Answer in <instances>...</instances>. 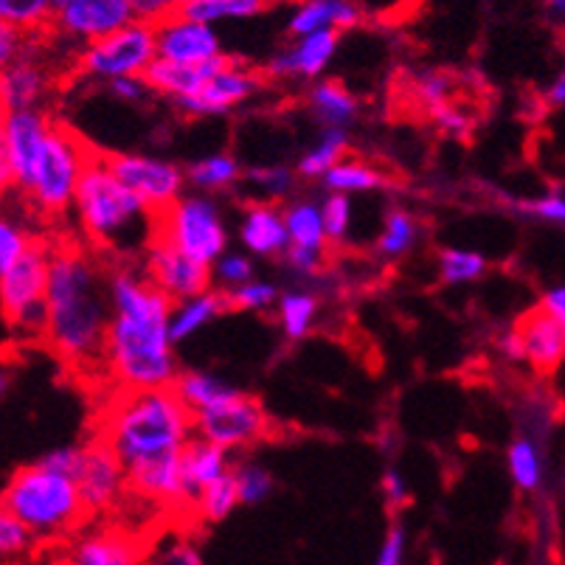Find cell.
I'll return each mask as SVG.
<instances>
[{
  "instance_id": "cell-1",
  "label": "cell",
  "mask_w": 565,
  "mask_h": 565,
  "mask_svg": "<svg viewBox=\"0 0 565 565\" xmlns=\"http://www.w3.org/2000/svg\"><path fill=\"white\" fill-rule=\"evenodd\" d=\"M113 318L107 330L105 366L118 388H169L178 380L172 301L138 267L110 274Z\"/></svg>"
},
{
  "instance_id": "cell-2",
  "label": "cell",
  "mask_w": 565,
  "mask_h": 565,
  "mask_svg": "<svg viewBox=\"0 0 565 565\" xmlns=\"http://www.w3.org/2000/svg\"><path fill=\"white\" fill-rule=\"evenodd\" d=\"M49 347L71 366L105 361L110 330V276L79 248L51 254L49 276Z\"/></svg>"
},
{
  "instance_id": "cell-3",
  "label": "cell",
  "mask_w": 565,
  "mask_h": 565,
  "mask_svg": "<svg viewBox=\"0 0 565 565\" xmlns=\"http://www.w3.org/2000/svg\"><path fill=\"white\" fill-rule=\"evenodd\" d=\"M194 436V414L174 385L132 392L121 388L102 419V439L116 450L127 470L181 456Z\"/></svg>"
},
{
  "instance_id": "cell-4",
  "label": "cell",
  "mask_w": 565,
  "mask_h": 565,
  "mask_svg": "<svg viewBox=\"0 0 565 565\" xmlns=\"http://www.w3.org/2000/svg\"><path fill=\"white\" fill-rule=\"evenodd\" d=\"M87 239L121 256L147 250L158 239V214L116 172L107 156H94L74 200Z\"/></svg>"
},
{
  "instance_id": "cell-5",
  "label": "cell",
  "mask_w": 565,
  "mask_h": 565,
  "mask_svg": "<svg viewBox=\"0 0 565 565\" xmlns=\"http://www.w3.org/2000/svg\"><path fill=\"white\" fill-rule=\"evenodd\" d=\"M3 510L32 529L34 537L60 534L85 515L79 484L43 465L18 467L3 492Z\"/></svg>"
},
{
  "instance_id": "cell-6",
  "label": "cell",
  "mask_w": 565,
  "mask_h": 565,
  "mask_svg": "<svg viewBox=\"0 0 565 565\" xmlns=\"http://www.w3.org/2000/svg\"><path fill=\"white\" fill-rule=\"evenodd\" d=\"M54 250L34 243L32 250L0 274V301L9 330L23 341L49 335V276Z\"/></svg>"
},
{
  "instance_id": "cell-7",
  "label": "cell",
  "mask_w": 565,
  "mask_h": 565,
  "mask_svg": "<svg viewBox=\"0 0 565 565\" xmlns=\"http://www.w3.org/2000/svg\"><path fill=\"white\" fill-rule=\"evenodd\" d=\"M158 236L209 267L228 254V228L212 194H183L172 209L158 214Z\"/></svg>"
},
{
  "instance_id": "cell-8",
  "label": "cell",
  "mask_w": 565,
  "mask_h": 565,
  "mask_svg": "<svg viewBox=\"0 0 565 565\" xmlns=\"http://www.w3.org/2000/svg\"><path fill=\"white\" fill-rule=\"evenodd\" d=\"M90 161L94 156L87 152L85 141L74 130L63 125L51 127L38 178L29 192L40 212L65 214L68 209H74L76 192H79V183Z\"/></svg>"
},
{
  "instance_id": "cell-9",
  "label": "cell",
  "mask_w": 565,
  "mask_h": 565,
  "mask_svg": "<svg viewBox=\"0 0 565 565\" xmlns=\"http://www.w3.org/2000/svg\"><path fill=\"white\" fill-rule=\"evenodd\" d=\"M158 60V32L150 23H130L113 38L79 51V71L87 79L116 82L125 76H147Z\"/></svg>"
},
{
  "instance_id": "cell-10",
  "label": "cell",
  "mask_w": 565,
  "mask_h": 565,
  "mask_svg": "<svg viewBox=\"0 0 565 565\" xmlns=\"http://www.w3.org/2000/svg\"><path fill=\"white\" fill-rule=\"evenodd\" d=\"M51 118L40 107L34 110H3L0 125V181L7 189L32 192L40 158L51 132Z\"/></svg>"
},
{
  "instance_id": "cell-11",
  "label": "cell",
  "mask_w": 565,
  "mask_h": 565,
  "mask_svg": "<svg viewBox=\"0 0 565 565\" xmlns=\"http://www.w3.org/2000/svg\"><path fill=\"white\" fill-rule=\"evenodd\" d=\"M267 425L270 419H267L262 403L245 392L231 394L223 403L194 414V434L217 441L220 448L231 450V454L254 448L256 441L267 436Z\"/></svg>"
},
{
  "instance_id": "cell-12",
  "label": "cell",
  "mask_w": 565,
  "mask_h": 565,
  "mask_svg": "<svg viewBox=\"0 0 565 565\" xmlns=\"http://www.w3.org/2000/svg\"><path fill=\"white\" fill-rule=\"evenodd\" d=\"M113 172L150 205L156 214L172 209L186 194V169L158 156H138V152H116L107 156Z\"/></svg>"
},
{
  "instance_id": "cell-13",
  "label": "cell",
  "mask_w": 565,
  "mask_h": 565,
  "mask_svg": "<svg viewBox=\"0 0 565 565\" xmlns=\"http://www.w3.org/2000/svg\"><path fill=\"white\" fill-rule=\"evenodd\" d=\"M143 276L158 287V290L167 296L172 305L178 301H186L192 296L212 290V267L203 265V262L192 259L189 254H183L181 248H174L172 243L158 236L150 248L143 250Z\"/></svg>"
},
{
  "instance_id": "cell-14",
  "label": "cell",
  "mask_w": 565,
  "mask_h": 565,
  "mask_svg": "<svg viewBox=\"0 0 565 565\" xmlns=\"http://www.w3.org/2000/svg\"><path fill=\"white\" fill-rule=\"evenodd\" d=\"M136 20L132 0H68L56 9L54 29L74 43L94 45Z\"/></svg>"
},
{
  "instance_id": "cell-15",
  "label": "cell",
  "mask_w": 565,
  "mask_h": 565,
  "mask_svg": "<svg viewBox=\"0 0 565 565\" xmlns=\"http://www.w3.org/2000/svg\"><path fill=\"white\" fill-rule=\"evenodd\" d=\"M262 79L250 65L239 63L234 56H225V63L220 65L217 74L205 82V87L192 99L172 102L174 110L183 113L189 118H214L225 116V113L236 110L239 105L250 99L259 90Z\"/></svg>"
},
{
  "instance_id": "cell-16",
  "label": "cell",
  "mask_w": 565,
  "mask_h": 565,
  "mask_svg": "<svg viewBox=\"0 0 565 565\" xmlns=\"http://www.w3.org/2000/svg\"><path fill=\"white\" fill-rule=\"evenodd\" d=\"M158 32V60L181 65H209L223 54V40L217 25L200 23V20L178 14L167 23L156 25Z\"/></svg>"
},
{
  "instance_id": "cell-17",
  "label": "cell",
  "mask_w": 565,
  "mask_h": 565,
  "mask_svg": "<svg viewBox=\"0 0 565 565\" xmlns=\"http://www.w3.org/2000/svg\"><path fill=\"white\" fill-rule=\"evenodd\" d=\"M85 501L87 512L110 510L121 498V492L130 487L125 461L118 459L116 450L105 439L85 445V465H82L79 479H76Z\"/></svg>"
},
{
  "instance_id": "cell-18",
  "label": "cell",
  "mask_w": 565,
  "mask_h": 565,
  "mask_svg": "<svg viewBox=\"0 0 565 565\" xmlns=\"http://www.w3.org/2000/svg\"><path fill=\"white\" fill-rule=\"evenodd\" d=\"M341 32H318L307 38H292L287 49L276 51L267 63V74L274 79H310L316 82L338 54Z\"/></svg>"
},
{
  "instance_id": "cell-19",
  "label": "cell",
  "mask_w": 565,
  "mask_h": 565,
  "mask_svg": "<svg viewBox=\"0 0 565 565\" xmlns=\"http://www.w3.org/2000/svg\"><path fill=\"white\" fill-rule=\"evenodd\" d=\"M239 243L250 256H259V259L285 256L290 250L285 209L265 200L245 205L243 220H239Z\"/></svg>"
},
{
  "instance_id": "cell-20",
  "label": "cell",
  "mask_w": 565,
  "mask_h": 565,
  "mask_svg": "<svg viewBox=\"0 0 565 565\" xmlns=\"http://www.w3.org/2000/svg\"><path fill=\"white\" fill-rule=\"evenodd\" d=\"M526 347V363L534 372H557L565 363V327L554 321L543 307H534L532 312L523 316L518 323Z\"/></svg>"
},
{
  "instance_id": "cell-21",
  "label": "cell",
  "mask_w": 565,
  "mask_h": 565,
  "mask_svg": "<svg viewBox=\"0 0 565 565\" xmlns=\"http://www.w3.org/2000/svg\"><path fill=\"white\" fill-rule=\"evenodd\" d=\"M361 23V7L354 0H301L290 12V38H307L318 32H349Z\"/></svg>"
},
{
  "instance_id": "cell-22",
  "label": "cell",
  "mask_w": 565,
  "mask_h": 565,
  "mask_svg": "<svg viewBox=\"0 0 565 565\" xmlns=\"http://www.w3.org/2000/svg\"><path fill=\"white\" fill-rule=\"evenodd\" d=\"M183 461V481H186V501L194 503L200 492L217 479L234 472L231 467V450L220 448L217 441H209L203 436H194L181 456Z\"/></svg>"
},
{
  "instance_id": "cell-23",
  "label": "cell",
  "mask_w": 565,
  "mask_h": 565,
  "mask_svg": "<svg viewBox=\"0 0 565 565\" xmlns=\"http://www.w3.org/2000/svg\"><path fill=\"white\" fill-rule=\"evenodd\" d=\"M49 94V74L43 65L23 51L18 63L0 74V99L3 110H34Z\"/></svg>"
},
{
  "instance_id": "cell-24",
  "label": "cell",
  "mask_w": 565,
  "mask_h": 565,
  "mask_svg": "<svg viewBox=\"0 0 565 565\" xmlns=\"http://www.w3.org/2000/svg\"><path fill=\"white\" fill-rule=\"evenodd\" d=\"M181 456H167V459H158L150 461V465H138L132 470H127L130 487L138 495L150 498V501L189 503Z\"/></svg>"
},
{
  "instance_id": "cell-25",
  "label": "cell",
  "mask_w": 565,
  "mask_h": 565,
  "mask_svg": "<svg viewBox=\"0 0 565 565\" xmlns=\"http://www.w3.org/2000/svg\"><path fill=\"white\" fill-rule=\"evenodd\" d=\"M225 63V56L214 60L209 65H181V63H169V60H156L152 68L147 71L143 79L150 82L152 94L167 96L169 102H181L192 99L205 87V82L217 74L220 65Z\"/></svg>"
},
{
  "instance_id": "cell-26",
  "label": "cell",
  "mask_w": 565,
  "mask_h": 565,
  "mask_svg": "<svg viewBox=\"0 0 565 565\" xmlns=\"http://www.w3.org/2000/svg\"><path fill=\"white\" fill-rule=\"evenodd\" d=\"M228 307V292L217 290V287L200 292V296H192V299L186 301H178V305L172 307V321H169L172 341L183 343L189 341V338L200 335V332H203L209 323L217 321Z\"/></svg>"
},
{
  "instance_id": "cell-27",
  "label": "cell",
  "mask_w": 565,
  "mask_h": 565,
  "mask_svg": "<svg viewBox=\"0 0 565 565\" xmlns=\"http://www.w3.org/2000/svg\"><path fill=\"white\" fill-rule=\"evenodd\" d=\"M307 105H310L312 118L323 130H347L358 118V110H361L354 94H349L341 82L332 79L316 82L310 87V94H307Z\"/></svg>"
},
{
  "instance_id": "cell-28",
  "label": "cell",
  "mask_w": 565,
  "mask_h": 565,
  "mask_svg": "<svg viewBox=\"0 0 565 565\" xmlns=\"http://www.w3.org/2000/svg\"><path fill=\"white\" fill-rule=\"evenodd\" d=\"M287 231H290V245L296 248L327 250L330 236H327V223H323L321 203L310 198H296L285 205Z\"/></svg>"
},
{
  "instance_id": "cell-29",
  "label": "cell",
  "mask_w": 565,
  "mask_h": 565,
  "mask_svg": "<svg viewBox=\"0 0 565 565\" xmlns=\"http://www.w3.org/2000/svg\"><path fill=\"white\" fill-rule=\"evenodd\" d=\"M318 312H321L318 296L312 290H301V287L281 292L279 305H276L279 327L287 341H305L312 332V327H316Z\"/></svg>"
},
{
  "instance_id": "cell-30",
  "label": "cell",
  "mask_w": 565,
  "mask_h": 565,
  "mask_svg": "<svg viewBox=\"0 0 565 565\" xmlns=\"http://www.w3.org/2000/svg\"><path fill=\"white\" fill-rule=\"evenodd\" d=\"M186 178L189 186H194L198 192L214 194L236 186L245 178V172L239 169L236 158H231L228 152H214V156H205L200 161L189 163Z\"/></svg>"
},
{
  "instance_id": "cell-31",
  "label": "cell",
  "mask_w": 565,
  "mask_h": 565,
  "mask_svg": "<svg viewBox=\"0 0 565 565\" xmlns=\"http://www.w3.org/2000/svg\"><path fill=\"white\" fill-rule=\"evenodd\" d=\"M347 130H323L321 138L299 158L296 172H299V178H307V181H323L347 158Z\"/></svg>"
},
{
  "instance_id": "cell-32",
  "label": "cell",
  "mask_w": 565,
  "mask_h": 565,
  "mask_svg": "<svg viewBox=\"0 0 565 565\" xmlns=\"http://www.w3.org/2000/svg\"><path fill=\"white\" fill-rule=\"evenodd\" d=\"M174 392L181 394V399L189 405V408H192V414H198V411L212 408V405L228 399L231 394H236L239 388H234L231 383H225V380L217 377V374L198 372V369H192V372L178 374V380H174Z\"/></svg>"
},
{
  "instance_id": "cell-33",
  "label": "cell",
  "mask_w": 565,
  "mask_h": 565,
  "mask_svg": "<svg viewBox=\"0 0 565 565\" xmlns=\"http://www.w3.org/2000/svg\"><path fill=\"white\" fill-rule=\"evenodd\" d=\"M323 189L332 194H363V192H377L385 186V178L377 167L361 161V158H343L327 178H323Z\"/></svg>"
},
{
  "instance_id": "cell-34",
  "label": "cell",
  "mask_w": 565,
  "mask_h": 565,
  "mask_svg": "<svg viewBox=\"0 0 565 565\" xmlns=\"http://www.w3.org/2000/svg\"><path fill=\"white\" fill-rule=\"evenodd\" d=\"M507 465H510V476L515 481L518 490L537 492L543 487V476H546V461H543L541 445L532 436H518L507 450Z\"/></svg>"
},
{
  "instance_id": "cell-35",
  "label": "cell",
  "mask_w": 565,
  "mask_h": 565,
  "mask_svg": "<svg viewBox=\"0 0 565 565\" xmlns=\"http://www.w3.org/2000/svg\"><path fill=\"white\" fill-rule=\"evenodd\" d=\"M267 7H270V0H189L183 14L200 20V23L220 25L236 23V20H254Z\"/></svg>"
},
{
  "instance_id": "cell-36",
  "label": "cell",
  "mask_w": 565,
  "mask_h": 565,
  "mask_svg": "<svg viewBox=\"0 0 565 565\" xmlns=\"http://www.w3.org/2000/svg\"><path fill=\"white\" fill-rule=\"evenodd\" d=\"M416 239H419V223L414 214L405 209H392L385 214L383 231L377 236V254L383 259H399L414 248Z\"/></svg>"
},
{
  "instance_id": "cell-37",
  "label": "cell",
  "mask_w": 565,
  "mask_h": 565,
  "mask_svg": "<svg viewBox=\"0 0 565 565\" xmlns=\"http://www.w3.org/2000/svg\"><path fill=\"white\" fill-rule=\"evenodd\" d=\"M60 9L56 0H0V23L12 25L18 32H38L43 25L54 23Z\"/></svg>"
},
{
  "instance_id": "cell-38",
  "label": "cell",
  "mask_w": 565,
  "mask_h": 565,
  "mask_svg": "<svg viewBox=\"0 0 565 565\" xmlns=\"http://www.w3.org/2000/svg\"><path fill=\"white\" fill-rule=\"evenodd\" d=\"M487 274V259L479 250L470 248H445L439 254V279L441 285L461 287L479 281Z\"/></svg>"
},
{
  "instance_id": "cell-39",
  "label": "cell",
  "mask_w": 565,
  "mask_h": 565,
  "mask_svg": "<svg viewBox=\"0 0 565 565\" xmlns=\"http://www.w3.org/2000/svg\"><path fill=\"white\" fill-rule=\"evenodd\" d=\"M74 565H136V552L121 537L99 534L76 546Z\"/></svg>"
},
{
  "instance_id": "cell-40",
  "label": "cell",
  "mask_w": 565,
  "mask_h": 565,
  "mask_svg": "<svg viewBox=\"0 0 565 565\" xmlns=\"http://www.w3.org/2000/svg\"><path fill=\"white\" fill-rule=\"evenodd\" d=\"M296 169L285 167V163H267V167H254L245 172L248 186L259 194L265 203H276V200H287L296 189Z\"/></svg>"
},
{
  "instance_id": "cell-41",
  "label": "cell",
  "mask_w": 565,
  "mask_h": 565,
  "mask_svg": "<svg viewBox=\"0 0 565 565\" xmlns=\"http://www.w3.org/2000/svg\"><path fill=\"white\" fill-rule=\"evenodd\" d=\"M239 503L243 501H239V490H236L234 472H228V476H223V479H217L214 484L205 487V490L200 492L198 501H194V507H198L203 521L220 523L225 521V518H228Z\"/></svg>"
},
{
  "instance_id": "cell-42",
  "label": "cell",
  "mask_w": 565,
  "mask_h": 565,
  "mask_svg": "<svg viewBox=\"0 0 565 565\" xmlns=\"http://www.w3.org/2000/svg\"><path fill=\"white\" fill-rule=\"evenodd\" d=\"M234 479L236 490H239V501L245 507H256V503H262L274 492V476L259 461H239L234 467Z\"/></svg>"
},
{
  "instance_id": "cell-43",
  "label": "cell",
  "mask_w": 565,
  "mask_h": 565,
  "mask_svg": "<svg viewBox=\"0 0 565 565\" xmlns=\"http://www.w3.org/2000/svg\"><path fill=\"white\" fill-rule=\"evenodd\" d=\"M279 296H281V290L274 285V281L250 279L248 285L231 290L228 301L234 310L265 312V310H276V305H279Z\"/></svg>"
},
{
  "instance_id": "cell-44",
  "label": "cell",
  "mask_w": 565,
  "mask_h": 565,
  "mask_svg": "<svg viewBox=\"0 0 565 565\" xmlns=\"http://www.w3.org/2000/svg\"><path fill=\"white\" fill-rule=\"evenodd\" d=\"M411 90H414L416 105H423L425 110H434V107L445 105L454 96V79H450L445 71H419L411 82Z\"/></svg>"
},
{
  "instance_id": "cell-45",
  "label": "cell",
  "mask_w": 565,
  "mask_h": 565,
  "mask_svg": "<svg viewBox=\"0 0 565 565\" xmlns=\"http://www.w3.org/2000/svg\"><path fill=\"white\" fill-rule=\"evenodd\" d=\"M212 279H214V287L223 292H231L236 290V287L248 285L250 279H256L250 254H234V250L223 254L217 259V265L212 267Z\"/></svg>"
},
{
  "instance_id": "cell-46",
  "label": "cell",
  "mask_w": 565,
  "mask_h": 565,
  "mask_svg": "<svg viewBox=\"0 0 565 565\" xmlns=\"http://www.w3.org/2000/svg\"><path fill=\"white\" fill-rule=\"evenodd\" d=\"M323 209V223H327V236L330 245L347 243L349 231H352V198L349 194H327L321 203Z\"/></svg>"
},
{
  "instance_id": "cell-47",
  "label": "cell",
  "mask_w": 565,
  "mask_h": 565,
  "mask_svg": "<svg viewBox=\"0 0 565 565\" xmlns=\"http://www.w3.org/2000/svg\"><path fill=\"white\" fill-rule=\"evenodd\" d=\"M34 239L29 236V231L23 228L20 223H14V220H3L0 223V274L3 270H9V267L14 265V262L23 259L29 250H32Z\"/></svg>"
},
{
  "instance_id": "cell-48",
  "label": "cell",
  "mask_w": 565,
  "mask_h": 565,
  "mask_svg": "<svg viewBox=\"0 0 565 565\" xmlns=\"http://www.w3.org/2000/svg\"><path fill=\"white\" fill-rule=\"evenodd\" d=\"M428 116L434 118V125L439 127V132H445V136L454 138V141H467V138H470L472 118L467 116L465 107L454 105V102H445V105L434 107Z\"/></svg>"
},
{
  "instance_id": "cell-49",
  "label": "cell",
  "mask_w": 565,
  "mask_h": 565,
  "mask_svg": "<svg viewBox=\"0 0 565 565\" xmlns=\"http://www.w3.org/2000/svg\"><path fill=\"white\" fill-rule=\"evenodd\" d=\"M32 529L25 526L20 518H14L12 512L3 510V515H0V552L7 557L9 554H23L25 548L32 546Z\"/></svg>"
},
{
  "instance_id": "cell-50",
  "label": "cell",
  "mask_w": 565,
  "mask_h": 565,
  "mask_svg": "<svg viewBox=\"0 0 565 565\" xmlns=\"http://www.w3.org/2000/svg\"><path fill=\"white\" fill-rule=\"evenodd\" d=\"M38 465L49 467L54 472H63V476L76 481L79 479L82 465H85V448H79V445H63V448H54L40 456Z\"/></svg>"
},
{
  "instance_id": "cell-51",
  "label": "cell",
  "mask_w": 565,
  "mask_h": 565,
  "mask_svg": "<svg viewBox=\"0 0 565 565\" xmlns=\"http://www.w3.org/2000/svg\"><path fill=\"white\" fill-rule=\"evenodd\" d=\"M189 0H132V9H136V18L141 23H150V25H161L167 20L178 18L183 14Z\"/></svg>"
},
{
  "instance_id": "cell-52",
  "label": "cell",
  "mask_w": 565,
  "mask_h": 565,
  "mask_svg": "<svg viewBox=\"0 0 565 565\" xmlns=\"http://www.w3.org/2000/svg\"><path fill=\"white\" fill-rule=\"evenodd\" d=\"M518 209H521L523 214H532V217L543 220V223L565 225V198H559V194L526 200V203H518Z\"/></svg>"
},
{
  "instance_id": "cell-53",
  "label": "cell",
  "mask_w": 565,
  "mask_h": 565,
  "mask_svg": "<svg viewBox=\"0 0 565 565\" xmlns=\"http://www.w3.org/2000/svg\"><path fill=\"white\" fill-rule=\"evenodd\" d=\"M323 254H327V250L296 248V245H290V250L285 254V262H287V267H290L292 274L310 279V276H316L318 270H321Z\"/></svg>"
},
{
  "instance_id": "cell-54",
  "label": "cell",
  "mask_w": 565,
  "mask_h": 565,
  "mask_svg": "<svg viewBox=\"0 0 565 565\" xmlns=\"http://www.w3.org/2000/svg\"><path fill=\"white\" fill-rule=\"evenodd\" d=\"M110 94L125 105H141L152 94V87L143 76H125V79L110 82Z\"/></svg>"
},
{
  "instance_id": "cell-55",
  "label": "cell",
  "mask_w": 565,
  "mask_h": 565,
  "mask_svg": "<svg viewBox=\"0 0 565 565\" xmlns=\"http://www.w3.org/2000/svg\"><path fill=\"white\" fill-rule=\"evenodd\" d=\"M405 543H408V537H405L403 526L388 529V534H385V541H383V546H380L374 565H403L405 563Z\"/></svg>"
},
{
  "instance_id": "cell-56",
  "label": "cell",
  "mask_w": 565,
  "mask_h": 565,
  "mask_svg": "<svg viewBox=\"0 0 565 565\" xmlns=\"http://www.w3.org/2000/svg\"><path fill=\"white\" fill-rule=\"evenodd\" d=\"M25 51V40L23 32L12 29V25H3L0 23V65L9 68L12 63H18L20 56Z\"/></svg>"
},
{
  "instance_id": "cell-57",
  "label": "cell",
  "mask_w": 565,
  "mask_h": 565,
  "mask_svg": "<svg viewBox=\"0 0 565 565\" xmlns=\"http://www.w3.org/2000/svg\"><path fill=\"white\" fill-rule=\"evenodd\" d=\"M380 490H383V498L392 507H405L408 503V481L399 470H385L383 479H380Z\"/></svg>"
},
{
  "instance_id": "cell-58",
  "label": "cell",
  "mask_w": 565,
  "mask_h": 565,
  "mask_svg": "<svg viewBox=\"0 0 565 565\" xmlns=\"http://www.w3.org/2000/svg\"><path fill=\"white\" fill-rule=\"evenodd\" d=\"M495 349L507 363H526V347H523V335L518 327H512V330H503L501 335H498Z\"/></svg>"
},
{
  "instance_id": "cell-59",
  "label": "cell",
  "mask_w": 565,
  "mask_h": 565,
  "mask_svg": "<svg viewBox=\"0 0 565 565\" xmlns=\"http://www.w3.org/2000/svg\"><path fill=\"white\" fill-rule=\"evenodd\" d=\"M541 307L554 318V321H559L565 327V285H557L552 287V290L543 292Z\"/></svg>"
},
{
  "instance_id": "cell-60",
  "label": "cell",
  "mask_w": 565,
  "mask_h": 565,
  "mask_svg": "<svg viewBox=\"0 0 565 565\" xmlns=\"http://www.w3.org/2000/svg\"><path fill=\"white\" fill-rule=\"evenodd\" d=\"M163 563L167 565H203V557H200V552L194 546L181 543V546L169 548V554L163 557Z\"/></svg>"
},
{
  "instance_id": "cell-61",
  "label": "cell",
  "mask_w": 565,
  "mask_h": 565,
  "mask_svg": "<svg viewBox=\"0 0 565 565\" xmlns=\"http://www.w3.org/2000/svg\"><path fill=\"white\" fill-rule=\"evenodd\" d=\"M548 107H565V68L554 76V82L546 90Z\"/></svg>"
},
{
  "instance_id": "cell-62",
  "label": "cell",
  "mask_w": 565,
  "mask_h": 565,
  "mask_svg": "<svg viewBox=\"0 0 565 565\" xmlns=\"http://www.w3.org/2000/svg\"><path fill=\"white\" fill-rule=\"evenodd\" d=\"M546 7H548V12L559 20V23H565V0H546Z\"/></svg>"
},
{
  "instance_id": "cell-63",
  "label": "cell",
  "mask_w": 565,
  "mask_h": 565,
  "mask_svg": "<svg viewBox=\"0 0 565 565\" xmlns=\"http://www.w3.org/2000/svg\"><path fill=\"white\" fill-rule=\"evenodd\" d=\"M56 3H60V7H63V3H68V0H56Z\"/></svg>"
}]
</instances>
